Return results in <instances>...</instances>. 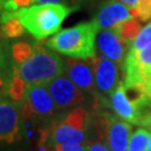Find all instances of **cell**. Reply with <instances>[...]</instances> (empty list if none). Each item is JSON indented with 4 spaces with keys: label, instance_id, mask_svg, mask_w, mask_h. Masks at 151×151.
Masks as SVG:
<instances>
[{
    "label": "cell",
    "instance_id": "6da1fadb",
    "mask_svg": "<svg viewBox=\"0 0 151 151\" xmlns=\"http://www.w3.org/2000/svg\"><path fill=\"white\" fill-rule=\"evenodd\" d=\"M78 6L64 4H37L30 7L19 8L17 17L32 36L43 40L60 30L62 24Z\"/></svg>",
    "mask_w": 151,
    "mask_h": 151
},
{
    "label": "cell",
    "instance_id": "7a4b0ae2",
    "mask_svg": "<svg viewBox=\"0 0 151 151\" xmlns=\"http://www.w3.org/2000/svg\"><path fill=\"white\" fill-rule=\"evenodd\" d=\"M99 30L95 20L80 22L57 32L47 40L46 46L68 57L87 60L96 54L95 47Z\"/></svg>",
    "mask_w": 151,
    "mask_h": 151
},
{
    "label": "cell",
    "instance_id": "3957f363",
    "mask_svg": "<svg viewBox=\"0 0 151 151\" xmlns=\"http://www.w3.org/2000/svg\"><path fill=\"white\" fill-rule=\"evenodd\" d=\"M65 62L55 50L45 47L42 44L34 45L32 56L20 65L14 66L15 73L27 85L45 84L63 74Z\"/></svg>",
    "mask_w": 151,
    "mask_h": 151
},
{
    "label": "cell",
    "instance_id": "277c9868",
    "mask_svg": "<svg viewBox=\"0 0 151 151\" xmlns=\"http://www.w3.org/2000/svg\"><path fill=\"white\" fill-rule=\"evenodd\" d=\"M90 125V114L84 108H76L65 115L60 121L54 122L42 134L45 146H70L83 143L86 139Z\"/></svg>",
    "mask_w": 151,
    "mask_h": 151
},
{
    "label": "cell",
    "instance_id": "5b68a950",
    "mask_svg": "<svg viewBox=\"0 0 151 151\" xmlns=\"http://www.w3.org/2000/svg\"><path fill=\"white\" fill-rule=\"evenodd\" d=\"M20 106L24 118L47 116L54 113L57 109L45 84L28 85Z\"/></svg>",
    "mask_w": 151,
    "mask_h": 151
},
{
    "label": "cell",
    "instance_id": "8992f818",
    "mask_svg": "<svg viewBox=\"0 0 151 151\" xmlns=\"http://www.w3.org/2000/svg\"><path fill=\"white\" fill-rule=\"evenodd\" d=\"M57 109H68L80 105L84 101V93L66 74L45 83Z\"/></svg>",
    "mask_w": 151,
    "mask_h": 151
},
{
    "label": "cell",
    "instance_id": "52a82bcc",
    "mask_svg": "<svg viewBox=\"0 0 151 151\" xmlns=\"http://www.w3.org/2000/svg\"><path fill=\"white\" fill-rule=\"evenodd\" d=\"M87 60L93 68L96 88L105 95H111L120 84L118 64L102 54H95Z\"/></svg>",
    "mask_w": 151,
    "mask_h": 151
},
{
    "label": "cell",
    "instance_id": "ba28073f",
    "mask_svg": "<svg viewBox=\"0 0 151 151\" xmlns=\"http://www.w3.org/2000/svg\"><path fill=\"white\" fill-rule=\"evenodd\" d=\"M19 104L15 101L0 100V142L14 143L22 138V115Z\"/></svg>",
    "mask_w": 151,
    "mask_h": 151
},
{
    "label": "cell",
    "instance_id": "9c48e42d",
    "mask_svg": "<svg viewBox=\"0 0 151 151\" xmlns=\"http://www.w3.org/2000/svg\"><path fill=\"white\" fill-rule=\"evenodd\" d=\"M133 17H137L134 8L116 0H111L101 6L94 20L99 29H114L121 22Z\"/></svg>",
    "mask_w": 151,
    "mask_h": 151
},
{
    "label": "cell",
    "instance_id": "30bf717a",
    "mask_svg": "<svg viewBox=\"0 0 151 151\" xmlns=\"http://www.w3.org/2000/svg\"><path fill=\"white\" fill-rule=\"evenodd\" d=\"M106 143L111 151H127L130 138L132 135V127L130 122L106 114L104 116Z\"/></svg>",
    "mask_w": 151,
    "mask_h": 151
},
{
    "label": "cell",
    "instance_id": "8fae6325",
    "mask_svg": "<svg viewBox=\"0 0 151 151\" xmlns=\"http://www.w3.org/2000/svg\"><path fill=\"white\" fill-rule=\"evenodd\" d=\"M96 47L103 56L112 60L122 67L128 54L127 48L130 46L113 29H100L96 35Z\"/></svg>",
    "mask_w": 151,
    "mask_h": 151
},
{
    "label": "cell",
    "instance_id": "7c38bea8",
    "mask_svg": "<svg viewBox=\"0 0 151 151\" xmlns=\"http://www.w3.org/2000/svg\"><path fill=\"white\" fill-rule=\"evenodd\" d=\"M64 74L68 76L83 92L95 94L97 88L94 80V73L87 60L68 57L65 60Z\"/></svg>",
    "mask_w": 151,
    "mask_h": 151
},
{
    "label": "cell",
    "instance_id": "4fadbf2b",
    "mask_svg": "<svg viewBox=\"0 0 151 151\" xmlns=\"http://www.w3.org/2000/svg\"><path fill=\"white\" fill-rule=\"evenodd\" d=\"M141 22H142L139 18L133 17V18H130L128 20L121 22L120 25H118L116 27L114 28L113 30L118 32V35H119L120 37L122 38L124 42L130 46L131 43L133 42V39L140 32L141 28H142Z\"/></svg>",
    "mask_w": 151,
    "mask_h": 151
},
{
    "label": "cell",
    "instance_id": "5bb4252c",
    "mask_svg": "<svg viewBox=\"0 0 151 151\" xmlns=\"http://www.w3.org/2000/svg\"><path fill=\"white\" fill-rule=\"evenodd\" d=\"M0 24V34L4 38H18L24 36L25 34V27L22 26L17 16L11 17Z\"/></svg>",
    "mask_w": 151,
    "mask_h": 151
},
{
    "label": "cell",
    "instance_id": "9a60e30c",
    "mask_svg": "<svg viewBox=\"0 0 151 151\" xmlns=\"http://www.w3.org/2000/svg\"><path fill=\"white\" fill-rule=\"evenodd\" d=\"M27 86V84L22 81L19 76L15 73H12V76L8 81V86H7L8 94L12 99V101L22 103L24 97H25V94H26Z\"/></svg>",
    "mask_w": 151,
    "mask_h": 151
},
{
    "label": "cell",
    "instance_id": "2e32d148",
    "mask_svg": "<svg viewBox=\"0 0 151 151\" xmlns=\"http://www.w3.org/2000/svg\"><path fill=\"white\" fill-rule=\"evenodd\" d=\"M34 52V46L27 42H18L11 47V58L14 60V66L20 65L32 56Z\"/></svg>",
    "mask_w": 151,
    "mask_h": 151
},
{
    "label": "cell",
    "instance_id": "e0dca14e",
    "mask_svg": "<svg viewBox=\"0 0 151 151\" xmlns=\"http://www.w3.org/2000/svg\"><path fill=\"white\" fill-rule=\"evenodd\" d=\"M149 131L140 128L132 133L127 151H148V141H149Z\"/></svg>",
    "mask_w": 151,
    "mask_h": 151
},
{
    "label": "cell",
    "instance_id": "ac0fdd59",
    "mask_svg": "<svg viewBox=\"0 0 151 151\" xmlns=\"http://www.w3.org/2000/svg\"><path fill=\"white\" fill-rule=\"evenodd\" d=\"M149 45H151V22L141 28L140 32L133 39L129 49L130 50H140Z\"/></svg>",
    "mask_w": 151,
    "mask_h": 151
},
{
    "label": "cell",
    "instance_id": "d6986e66",
    "mask_svg": "<svg viewBox=\"0 0 151 151\" xmlns=\"http://www.w3.org/2000/svg\"><path fill=\"white\" fill-rule=\"evenodd\" d=\"M134 10L141 22L151 20V0H140L134 7Z\"/></svg>",
    "mask_w": 151,
    "mask_h": 151
},
{
    "label": "cell",
    "instance_id": "ffe728a7",
    "mask_svg": "<svg viewBox=\"0 0 151 151\" xmlns=\"http://www.w3.org/2000/svg\"><path fill=\"white\" fill-rule=\"evenodd\" d=\"M54 148L55 151H87L85 146H83L82 143L70 145V146H56Z\"/></svg>",
    "mask_w": 151,
    "mask_h": 151
},
{
    "label": "cell",
    "instance_id": "44dd1931",
    "mask_svg": "<svg viewBox=\"0 0 151 151\" xmlns=\"http://www.w3.org/2000/svg\"><path fill=\"white\" fill-rule=\"evenodd\" d=\"M85 148L87 151H111V149L102 142H87Z\"/></svg>",
    "mask_w": 151,
    "mask_h": 151
},
{
    "label": "cell",
    "instance_id": "7402d4cb",
    "mask_svg": "<svg viewBox=\"0 0 151 151\" xmlns=\"http://www.w3.org/2000/svg\"><path fill=\"white\" fill-rule=\"evenodd\" d=\"M140 127L142 128H148V129H151V109L147 112L140 120V123H139Z\"/></svg>",
    "mask_w": 151,
    "mask_h": 151
},
{
    "label": "cell",
    "instance_id": "603a6c76",
    "mask_svg": "<svg viewBox=\"0 0 151 151\" xmlns=\"http://www.w3.org/2000/svg\"><path fill=\"white\" fill-rule=\"evenodd\" d=\"M141 87L145 90V92L147 93V95H148V97H149V100H150L151 102V72L149 76H148V78L146 80V82L143 83V85Z\"/></svg>",
    "mask_w": 151,
    "mask_h": 151
},
{
    "label": "cell",
    "instance_id": "cb8c5ba5",
    "mask_svg": "<svg viewBox=\"0 0 151 151\" xmlns=\"http://www.w3.org/2000/svg\"><path fill=\"white\" fill-rule=\"evenodd\" d=\"M4 66H5V58L2 52L0 50V87L5 84V80H4Z\"/></svg>",
    "mask_w": 151,
    "mask_h": 151
},
{
    "label": "cell",
    "instance_id": "d4e9b609",
    "mask_svg": "<svg viewBox=\"0 0 151 151\" xmlns=\"http://www.w3.org/2000/svg\"><path fill=\"white\" fill-rule=\"evenodd\" d=\"M65 1L76 2L77 0H32V4H62Z\"/></svg>",
    "mask_w": 151,
    "mask_h": 151
},
{
    "label": "cell",
    "instance_id": "484cf974",
    "mask_svg": "<svg viewBox=\"0 0 151 151\" xmlns=\"http://www.w3.org/2000/svg\"><path fill=\"white\" fill-rule=\"evenodd\" d=\"M16 4L19 8H24V7H28V6L32 4V0H11Z\"/></svg>",
    "mask_w": 151,
    "mask_h": 151
},
{
    "label": "cell",
    "instance_id": "4316f807",
    "mask_svg": "<svg viewBox=\"0 0 151 151\" xmlns=\"http://www.w3.org/2000/svg\"><path fill=\"white\" fill-rule=\"evenodd\" d=\"M116 1H120V2H122L124 5H128L130 7H132V8H134L140 0H116Z\"/></svg>",
    "mask_w": 151,
    "mask_h": 151
},
{
    "label": "cell",
    "instance_id": "83f0119b",
    "mask_svg": "<svg viewBox=\"0 0 151 151\" xmlns=\"http://www.w3.org/2000/svg\"><path fill=\"white\" fill-rule=\"evenodd\" d=\"M148 149L151 150V133L149 134V141H148Z\"/></svg>",
    "mask_w": 151,
    "mask_h": 151
},
{
    "label": "cell",
    "instance_id": "f1b7e54d",
    "mask_svg": "<svg viewBox=\"0 0 151 151\" xmlns=\"http://www.w3.org/2000/svg\"><path fill=\"white\" fill-rule=\"evenodd\" d=\"M2 5H4V2L0 1V10H2Z\"/></svg>",
    "mask_w": 151,
    "mask_h": 151
},
{
    "label": "cell",
    "instance_id": "f546056e",
    "mask_svg": "<svg viewBox=\"0 0 151 151\" xmlns=\"http://www.w3.org/2000/svg\"><path fill=\"white\" fill-rule=\"evenodd\" d=\"M0 1H1V2H5L6 0H0ZM2 6H4V5H2Z\"/></svg>",
    "mask_w": 151,
    "mask_h": 151
},
{
    "label": "cell",
    "instance_id": "4dcf8cb0",
    "mask_svg": "<svg viewBox=\"0 0 151 151\" xmlns=\"http://www.w3.org/2000/svg\"><path fill=\"white\" fill-rule=\"evenodd\" d=\"M0 100H1V99H0Z\"/></svg>",
    "mask_w": 151,
    "mask_h": 151
}]
</instances>
